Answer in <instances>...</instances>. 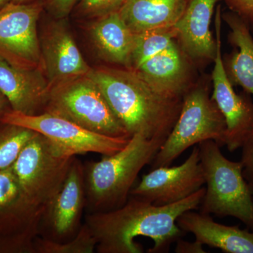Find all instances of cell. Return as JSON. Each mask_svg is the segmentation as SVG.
<instances>
[{"mask_svg": "<svg viewBox=\"0 0 253 253\" xmlns=\"http://www.w3.org/2000/svg\"><path fill=\"white\" fill-rule=\"evenodd\" d=\"M26 1L27 0H11L12 2L17 3V4H24V2H26Z\"/></svg>", "mask_w": 253, "mask_h": 253, "instance_id": "obj_33", "label": "cell"}, {"mask_svg": "<svg viewBox=\"0 0 253 253\" xmlns=\"http://www.w3.org/2000/svg\"><path fill=\"white\" fill-rule=\"evenodd\" d=\"M44 112L66 118L98 134L130 138L99 86L87 75L51 87Z\"/></svg>", "mask_w": 253, "mask_h": 253, "instance_id": "obj_6", "label": "cell"}, {"mask_svg": "<svg viewBox=\"0 0 253 253\" xmlns=\"http://www.w3.org/2000/svg\"><path fill=\"white\" fill-rule=\"evenodd\" d=\"M134 71L153 89L168 97L181 99L189 89L185 61L174 42Z\"/></svg>", "mask_w": 253, "mask_h": 253, "instance_id": "obj_18", "label": "cell"}, {"mask_svg": "<svg viewBox=\"0 0 253 253\" xmlns=\"http://www.w3.org/2000/svg\"><path fill=\"white\" fill-rule=\"evenodd\" d=\"M44 210L25 193L11 167L0 170V236L40 234Z\"/></svg>", "mask_w": 253, "mask_h": 253, "instance_id": "obj_13", "label": "cell"}, {"mask_svg": "<svg viewBox=\"0 0 253 253\" xmlns=\"http://www.w3.org/2000/svg\"><path fill=\"white\" fill-rule=\"evenodd\" d=\"M41 10L12 1L0 9V59L15 67L43 71L37 32Z\"/></svg>", "mask_w": 253, "mask_h": 253, "instance_id": "obj_9", "label": "cell"}, {"mask_svg": "<svg viewBox=\"0 0 253 253\" xmlns=\"http://www.w3.org/2000/svg\"><path fill=\"white\" fill-rule=\"evenodd\" d=\"M41 71L15 67L0 59V91L12 111L26 115L44 112L51 87Z\"/></svg>", "mask_w": 253, "mask_h": 253, "instance_id": "obj_15", "label": "cell"}, {"mask_svg": "<svg viewBox=\"0 0 253 253\" xmlns=\"http://www.w3.org/2000/svg\"><path fill=\"white\" fill-rule=\"evenodd\" d=\"M10 111H12V109H11L9 101L0 91V123H1V120L3 116Z\"/></svg>", "mask_w": 253, "mask_h": 253, "instance_id": "obj_31", "label": "cell"}, {"mask_svg": "<svg viewBox=\"0 0 253 253\" xmlns=\"http://www.w3.org/2000/svg\"><path fill=\"white\" fill-rule=\"evenodd\" d=\"M87 76L99 86L130 137L140 133L149 139H167L179 117L182 99L158 92L129 68H96Z\"/></svg>", "mask_w": 253, "mask_h": 253, "instance_id": "obj_2", "label": "cell"}, {"mask_svg": "<svg viewBox=\"0 0 253 253\" xmlns=\"http://www.w3.org/2000/svg\"><path fill=\"white\" fill-rule=\"evenodd\" d=\"M77 0H51V5L60 16H64L70 12Z\"/></svg>", "mask_w": 253, "mask_h": 253, "instance_id": "obj_30", "label": "cell"}, {"mask_svg": "<svg viewBox=\"0 0 253 253\" xmlns=\"http://www.w3.org/2000/svg\"><path fill=\"white\" fill-rule=\"evenodd\" d=\"M234 13L248 22H253V0H226Z\"/></svg>", "mask_w": 253, "mask_h": 253, "instance_id": "obj_28", "label": "cell"}, {"mask_svg": "<svg viewBox=\"0 0 253 253\" xmlns=\"http://www.w3.org/2000/svg\"><path fill=\"white\" fill-rule=\"evenodd\" d=\"M165 140L137 133L123 149L84 166L89 212L113 211L126 204L139 172L151 164Z\"/></svg>", "mask_w": 253, "mask_h": 253, "instance_id": "obj_3", "label": "cell"}, {"mask_svg": "<svg viewBox=\"0 0 253 253\" xmlns=\"http://www.w3.org/2000/svg\"><path fill=\"white\" fill-rule=\"evenodd\" d=\"M36 253H92L96 249V241L86 224L72 239L59 243L37 237L35 241Z\"/></svg>", "mask_w": 253, "mask_h": 253, "instance_id": "obj_24", "label": "cell"}, {"mask_svg": "<svg viewBox=\"0 0 253 253\" xmlns=\"http://www.w3.org/2000/svg\"><path fill=\"white\" fill-rule=\"evenodd\" d=\"M217 1L189 0L174 26L183 49L192 59L213 60L215 56L216 41L211 31V23Z\"/></svg>", "mask_w": 253, "mask_h": 253, "instance_id": "obj_17", "label": "cell"}, {"mask_svg": "<svg viewBox=\"0 0 253 253\" xmlns=\"http://www.w3.org/2000/svg\"><path fill=\"white\" fill-rule=\"evenodd\" d=\"M205 192L206 188H201L185 199L166 206L131 196L117 209L89 213L84 224L96 239L98 253H144L142 246L134 241L138 236L154 241L149 253H166L184 233L176 219L183 213L199 208Z\"/></svg>", "mask_w": 253, "mask_h": 253, "instance_id": "obj_1", "label": "cell"}, {"mask_svg": "<svg viewBox=\"0 0 253 253\" xmlns=\"http://www.w3.org/2000/svg\"><path fill=\"white\" fill-rule=\"evenodd\" d=\"M9 2H11L10 0H0V9L4 7L5 5L9 4Z\"/></svg>", "mask_w": 253, "mask_h": 253, "instance_id": "obj_32", "label": "cell"}, {"mask_svg": "<svg viewBox=\"0 0 253 253\" xmlns=\"http://www.w3.org/2000/svg\"><path fill=\"white\" fill-rule=\"evenodd\" d=\"M176 245L174 252L176 253H206L204 249V245L199 241L194 242L184 241L179 238L176 240Z\"/></svg>", "mask_w": 253, "mask_h": 253, "instance_id": "obj_29", "label": "cell"}, {"mask_svg": "<svg viewBox=\"0 0 253 253\" xmlns=\"http://www.w3.org/2000/svg\"><path fill=\"white\" fill-rule=\"evenodd\" d=\"M183 232L191 233L201 244L226 253H253V231L239 226H226L213 220L209 214L187 211L176 219Z\"/></svg>", "mask_w": 253, "mask_h": 253, "instance_id": "obj_16", "label": "cell"}, {"mask_svg": "<svg viewBox=\"0 0 253 253\" xmlns=\"http://www.w3.org/2000/svg\"><path fill=\"white\" fill-rule=\"evenodd\" d=\"M85 207L84 166L76 156L62 187L44 208L41 229L47 234L43 237L59 243L72 239L81 229Z\"/></svg>", "mask_w": 253, "mask_h": 253, "instance_id": "obj_12", "label": "cell"}, {"mask_svg": "<svg viewBox=\"0 0 253 253\" xmlns=\"http://www.w3.org/2000/svg\"><path fill=\"white\" fill-rule=\"evenodd\" d=\"M198 147L206 184L200 212L236 218L253 231V192L245 179L242 163L226 158L216 141H202Z\"/></svg>", "mask_w": 253, "mask_h": 253, "instance_id": "obj_4", "label": "cell"}, {"mask_svg": "<svg viewBox=\"0 0 253 253\" xmlns=\"http://www.w3.org/2000/svg\"><path fill=\"white\" fill-rule=\"evenodd\" d=\"M36 131L23 126L0 123V170L13 166Z\"/></svg>", "mask_w": 253, "mask_h": 253, "instance_id": "obj_23", "label": "cell"}, {"mask_svg": "<svg viewBox=\"0 0 253 253\" xmlns=\"http://www.w3.org/2000/svg\"><path fill=\"white\" fill-rule=\"evenodd\" d=\"M223 19L230 29L229 40L236 49L224 63L231 83L253 95V37L249 23L236 13H228Z\"/></svg>", "mask_w": 253, "mask_h": 253, "instance_id": "obj_20", "label": "cell"}, {"mask_svg": "<svg viewBox=\"0 0 253 253\" xmlns=\"http://www.w3.org/2000/svg\"><path fill=\"white\" fill-rule=\"evenodd\" d=\"M186 0H126L118 11L134 34L174 26L185 9Z\"/></svg>", "mask_w": 253, "mask_h": 253, "instance_id": "obj_19", "label": "cell"}, {"mask_svg": "<svg viewBox=\"0 0 253 253\" xmlns=\"http://www.w3.org/2000/svg\"><path fill=\"white\" fill-rule=\"evenodd\" d=\"M126 0H83L81 9L85 14L104 16L119 11Z\"/></svg>", "mask_w": 253, "mask_h": 253, "instance_id": "obj_26", "label": "cell"}, {"mask_svg": "<svg viewBox=\"0 0 253 253\" xmlns=\"http://www.w3.org/2000/svg\"><path fill=\"white\" fill-rule=\"evenodd\" d=\"M43 71L50 87L86 76L91 68L67 28L56 25L50 28L41 45Z\"/></svg>", "mask_w": 253, "mask_h": 253, "instance_id": "obj_14", "label": "cell"}, {"mask_svg": "<svg viewBox=\"0 0 253 253\" xmlns=\"http://www.w3.org/2000/svg\"><path fill=\"white\" fill-rule=\"evenodd\" d=\"M177 33L174 26L135 34L131 69L136 70L147 60L174 42Z\"/></svg>", "mask_w": 253, "mask_h": 253, "instance_id": "obj_22", "label": "cell"}, {"mask_svg": "<svg viewBox=\"0 0 253 253\" xmlns=\"http://www.w3.org/2000/svg\"><path fill=\"white\" fill-rule=\"evenodd\" d=\"M38 232L0 236V253H36L35 241Z\"/></svg>", "mask_w": 253, "mask_h": 253, "instance_id": "obj_25", "label": "cell"}, {"mask_svg": "<svg viewBox=\"0 0 253 253\" xmlns=\"http://www.w3.org/2000/svg\"><path fill=\"white\" fill-rule=\"evenodd\" d=\"M204 184L199 149L195 146L182 164L151 169L132 188L130 196L146 200L156 206H166L185 199Z\"/></svg>", "mask_w": 253, "mask_h": 253, "instance_id": "obj_11", "label": "cell"}, {"mask_svg": "<svg viewBox=\"0 0 253 253\" xmlns=\"http://www.w3.org/2000/svg\"><path fill=\"white\" fill-rule=\"evenodd\" d=\"M241 163L244 176L253 190V127L241 146Z\"/></svg>", "mask_w": 253, "mask_h": 253, "instance_id": "obj_27", "label": "cell"}, {"mask_svg": "<svg viewBox=\"0 0 253 253\" xmlns=\"http://www.w3.org/2000/svg\"><path fill=\"white\" fill-rule=\"evenodd\" d=\"M75 157L65 154L49 139L36 133L11 168L31 201L45 208L62 187Z\"/></svg>", "mask_w": 253, "mask_h": 253, "instance_id": "obj_7", "label": "cell"}, {"mask_svg": "<svg viewBox=\"0 0 253 253\" xmlns=\"http://www.w3.org/2000/svg\"></svg>", "mask_w": 253, "mask_h": 253, "instance_id": "obj_34", "label": "cell"}, {"mask_svg": "<svg viewBox=\"0 0 253 253\" xmlns=\"http://www.w3.org/2000/svg\"><path fill=\"white\" fill-rule=\"evenodd\" d=\"M226 122L207 88L194 86L183 95L180 113L167 139L151 164V169L170 166L184 151L202 141L224 146Z\"/></svg>", "mask_w": 253, "mask_h": 253, "instance_id": "obj_5", "label": "cell"}, {"mask_svg": "<svg viewBox=\"0 0 253 253\" xmlns=\"http://www.w3.org/2000/svg\"><path fill=\"white\" fill-rule=\"evenodd\" d=\"M220 6L215 16L216 52L212 71V99L226 122L224 145L230 152L240 149L253 127V102L246 94H238L226 72L221 56Z\"/></svg>", "mask_w": 253, "mask_h": 253, "instance_id": "obj_10", "label": "cell"}, {"mask_svg": "<svg viewBox=\"0 0 253 253\" xmlns=\"http://www.w3.org/2000/svg\"><path fill=\"white\" fill-rule=\"evenodd\" d=\"M1 123L23 126L39 133L70 156L88 153L110 156L123 149L130 139L98 134L48 112L26 115L10 111L3 116Z\"/></svg>", "mask_w": 253, "mask_h": 253, "instance_id": "obj_8", "label": "cell"}, {"mask_svg": "<svg viewBox=\"0 0 253 253\" xmlns=\"http://www.w3.org/2000/svg\"><path fill=\"white\" fill-rule=\"evenodd\" d=\"M91 35L105 60L131 69L135 34L118 11L101 16L91 27Z\"/></svg>", "mask_w": 253, "mask_h": 253, "instance_id": "obj_21", "label": "cell"}]
</instances>
